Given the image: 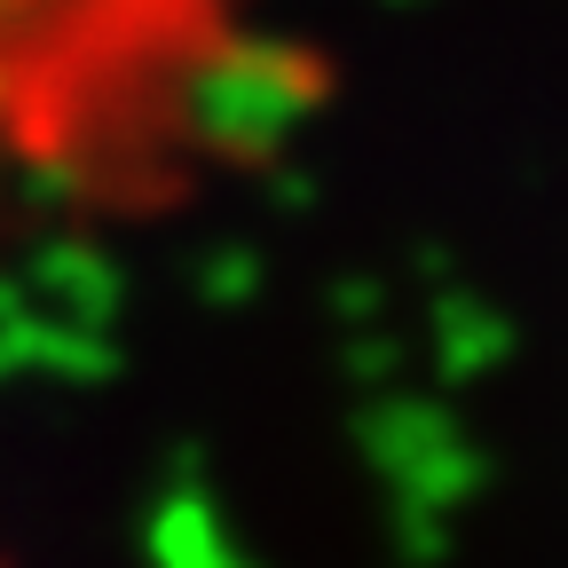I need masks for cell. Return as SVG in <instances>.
Here are the masks:
<instances>
[{"instance_id": "obj_1", "label": "cell", "mask_w": 568, "mask_h": 568, "mask_svg": "<svg viewBox=\"0 0 568 568\" xmlns=\"http://www.w3.org/2000/svg\"><path fill=\"white\" fill-rule=\"evenodd\" d=\"M324 63L276 0H0V197L142 230L276 151Z\"/></svg>"}]
</instances>
